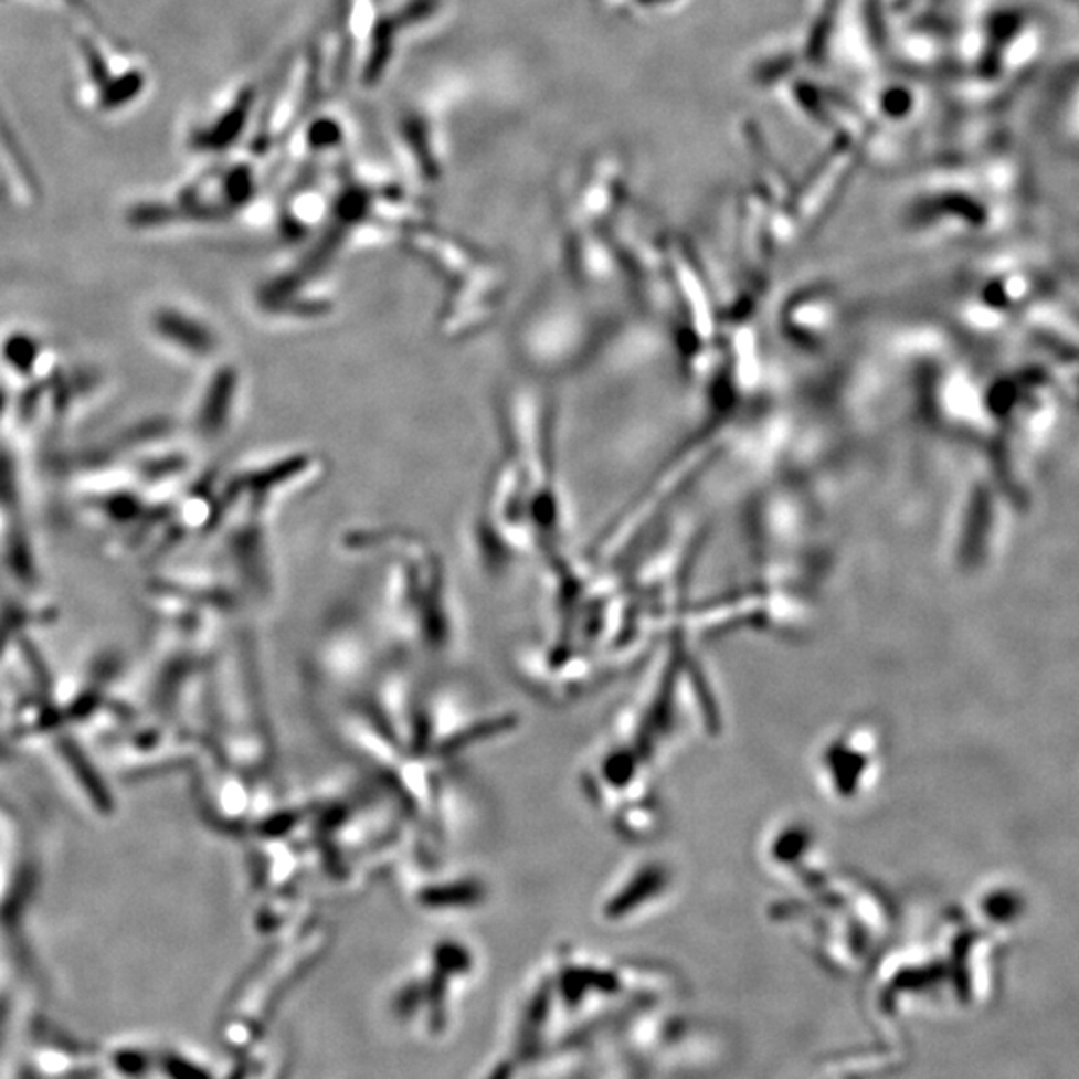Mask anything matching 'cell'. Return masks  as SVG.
Here are the masks:
<instances>
[]
</instances>
